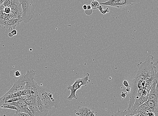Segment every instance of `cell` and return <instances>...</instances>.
Segmentation results:
<instances>
[{
    "mask_svg": "<svg viewBox=\"0 0 158 116\" xmlns=\"http://www.w3.org/2000/svg\"><path fill=\"white\" fill-rule=\"evenodd\" d=\"M154 57L152 55L147 57L144 63H140L137 65L138 70L135 77L148 78L152 79H158V72L156 66L157 61L153 64L152 60Z\"/></svg>",
    "mask_w": 158,
    "mask_h": 116,
    "instance_id": "1",
    "label": "cell"
},
{
    "mask_svg": "<svg viewBox=\"0 0 158 116\" xmlns=\"http://www.w3.org/2000/svg\"><path fill=\"white\" fill-rule=\"evenodd\" d=\"M38 92L39 97L48 110H51L53 106L56 108L60 107V97L58 93L39 86Z\"/></svg>",
    "mask_w": 158,
    "mask_h": 116,
    "instance_id": "2",
    "label": "cell"
},
{
    "mask_svg": "<svg viewBox=\"0 0 158 116\" xmlns=\"http://www.w3.org/2000/svg\"><path fill=\"white\" fill-rule=\"evenodd\" d=\"M21 5L23 14L21 15L23 21L25 24L32 20L35 14V8L32 0H18Z\"/></svg>",
    "mask_w": 158,
    "mask_h": 116,
    "instance_id": "3",
    "label": "cell"
},
{
    "mask_svg": "<svg viewBox=\"0 0 158 116\" xmlns=\"http://www.w3.org/2000/svg\"><path fill=\"white\" fill-rule=\"evenodd\" d=\"M89 75L85 74L82 78L77 79L74 84L72 85H69L67 89L71 91L70 95L68 97L67 99L69 101H72L73 99H78V96L76 94V92L81 88L82 86H86L89 83Z\"/></svg>",
    "mask_w": 158,
    "mask_h": 116,
    "instance_id": "4",
    "label": "cell"
},
{
    "mask_svg": "<svg viewBox=\"0 0 158 116\" xmlns=\"http://www.w3.org/2000/svg\"><path fill=\"white\" fill-rule=\"evenodd\" d=\"M139 79V77H135L133 81H131L132 82V85L131 87V92L130 93V99L128 109L130 108L133 106L135 102V97L137 95L138 91V84Z\"/></svg>",
    "mask_w": 158,
    "mask_h": 116,
    "instance_id": "5",
    "label": "cell"
},
{
    "mask_svg": "<svg viewBox=\"0 0 158 116\" xmlns=\"http://www.w3.org/2000/svg\"><path fill=\"white\" fill-rule=\"evenodd\" d=\"M10 8L12 11L17 15H21L23 14L21 5L18 0H11Z\"/></svg>",
    "mask_w": 158,
    "mask_h": 116,
    "instance_id": "6",
    "label": "cell"
},
{
    "mask_svg": "<svg viewBox=\"0 0 158 116\" xmlns=\"http://www.w3.org/2000/svg\"><path fill=\"white\" fill-rule=\"evenodd\" d=\"M28 107L34 116H47L49 110H45L43 112L40 111L38 107L35 104H27Z\"/></svg>",
    "mask_w": 158,
    "mask_h": 116,
    "instance_id": "7",
    "label": "cell"
},
{
    "mask_svg": "<svg viewBox=\"0 0 158 116\" xmlns=\"http://www.w3.org/2000/svg\"><path fill=\"white\" fill-rule=\"evenodd\" d=\"M21 21L18 19L5 21L2 26L4 27L5 28L8 29L12 31L15 29L17 26L19 25Z\"/></svg>",
    "mask_w": 158,
    "mask_h": 116,
    "instance_id": "8",
    "label": "cell"
},
{
    "mask_svg": "<svg viewBox=\"0 0 158 116\" xmlns=\"http://www.w3.org/2000/svg\"><path fill=\"white\" fill-rule=\"evenodd\" d=\"M91 110L86 107L79 106L77 110L74 111L76 116H90Z\"/></svg>",
    "mask_w": 158,
    "mask_h": 116,
    "instance_id": "9",
    "label": "cell"
},
{
    "mask_svg": "<svg viewBox=\"0 0 158 116\" xmlns=\"http://www.w3.org/2000/svg\"><path fill=\"white\" fill-rule=\"evenodd\" d=\"M148 99V96H143L142 95L138 99H135V102L133 106L130 108L131 110L135 109L139 106H141ZM128 109V108H127Z\"/></svg>",
    "mask_w": 158,
    "mask_h": 116,
    "instance_id": "10",
    "label": "cell"
},
{
    "mask_svg": "<svg viewBox=\"0 0 158 116\" xmlns=\"http://www.w3.org/2000/svg\"><path fill=\"white\" fill-rule=\"evenodd\" d=\"M145 103L148 105L156 116H158V100H148Z\"/></svg>",
    "mask_w": 158,
    "mask_h": 116,
    "instance_id": "11",
    "label": "cell"
},
{
    "mask_svg": "<svg viewBox=\"0 0 158 116\" xmlns=\"http://www.w3.org/2000/svg\"><path fill=\"white\" fill-rule=\"evenodd\" d=\"M118 9L122 8L128 5H133L136 2V0H118Z\"/></svg>",
    "mask_w": 158,
    "mask_h": 116,
    "instance_id": "12",
    "label": "cell"
},
{
    "mask_svg": "<svg viewBox=\"0 0 158 116\" xmlns=\"http://www.w3.org/2000/svg\"><path fill=\"white\" fill-rule=\"evenodd\" d=\"M105 6H109L118 8V0H108L107 2L99 3Z\"/></svg>",
    "mask_w": 158,
    "mask_h": 116,
    "instance_id": "13",
    "label": "cell"
},
{
    "mask_svg": "<svg viewBox=\"0 0 158 116\" xmlns=\"http://www.w3.org/2000/svg\"><path fill=\"white\" fill-rule=\"evenodd\" d=\"M126 110L124 111L120 110L118 109L117 112H115V114L112 115L111 116H126L125 112Z\"/></svg>",
    "mask_w": 158,
    "mask_h": 116,
    "instance_id": "14",
    "label": "cell"
},
{
    "mask_svg": "<svg viewBox=\"0 0 158 116\" xmlns=\"http://www.w3.org/2000/svg\"><path fill=\"white\" fill-rule=\"evenodd\" d=\"M2 108L10 109L15 110L16 111L17 110V108L16 106H14V105L10 104L6 105V106H3Z\"/></svg>",
    "mask_w": 158,
    "mask_h": 116,
    "instance_id": "15",
    "label": "cell"
},
{
    "mask_svg": "<svg viewBox=\"0 0 158 116\" xmlns=\"http://www.w3.org/2000/svg\"><path fill=\"white\" fill-rule=\"evenodd\" d=\"M11 0H3V5L5 7H10Z\"/></svg>",
    "mask_w": 158,
    "mask_h": 116,
    "instance_id": "16",
    "label": "cell"
},
{
    "mask_svg": "<svg viewBox=\"0 0 158 116\" xmlns=\"http://www.w3.org/2000/svg\"><path fill=\"white\" fill-rule=\"evenodd\" d=\"M11 9L10 7H5L3 13L8 15L11 12Z\"/></svg>",
    "mask_w": 158,
    "mask_h": 116,
    "instance_id": "17",
    "label": "cell"
},
{
    "mask_svg": "<svg viewBox=\"0 0 158 116\" xmlns=\"http://www.w3.org/2000/svg\"><path fill=\"white\" fill-rule=\"evenodd\" d=\"M13 116H30L28 114L24 113V112H18V113H15Z\"/></svg>",
    "mask_w": 158,
    "mask_h": 116,
    "instance_id": "18",
    "label": "cell"
},
{
    "mask_svg": "<svg viewBox=\"0 0 158 116\" xmlns=\"http://www.w3.org/2000/svg\"><path fill=\"white\" fill-rule=\"evenodd\" d=\"M14 74L13 76H15L16 77H19L21 75V72L20 71H14Z\"/></svg>",
    "mask_w": 158,
    "mask_h": 116,
    "instance_id": "19",
    "label": "cell"
},
{
    "mask_svg": "<svg viewBox=\"0 0 158 116\" xmlns=\"http://www.w3.org/2000/svg\"><path fill=\"white\" fill-rule=\"evenodd\" d=\"M18 102L20 104L22 105H23L24 106H27V104L25 100H24L23 99H20L19 100H18Z\"/></svg>",
    "mask_w": 158,
    "mask_h": 116,
    "instance_id": "20",
    "label": "cell"
},
{
    "mask_svg": "<svg viewBox=\"0 0 158 116\" xmlns=\"http://www.w3.org/2000/svg\"><path fill=\"white\" fill-rule=\"evenodd\" d=\"M123 84L125 87H130L129 84V83H128L127 81L126 80H124L123 81Z\"/></svg>",
    "mask_w": 158,
    "mask_h": 116,
    "instance_id": "21",
    "label": "cell"
},
{
    "mask_svg": "<svg viewBox=\"0 0 158 116\" xmlns=\"http://www.w3.org/2000/svg\"><path fill=\"white\" fill-rule=\"evenodd\" d=\"M93 13V10L91 9L90 10H85V13L87 15H90Z\"/></svg>",
    "mask_w": 158,
    "mask_h": 116,
    "instance_id": "22",
    "label": "cell"
},
{
    "mask_svg": "<svg viewBox=\"0 0 158 116\" xmlns=\"http://www.w3.org/2000/svg\"><path fill=\"white\" fill-rule=\"evenodd\" d=\"M127 92H122L121 94V96L123 99L126 98L127 95Z\"/></svg>",
    "mask_w": 158,
    "mask_h": 116,
    "instance_id": "23",
    "label": "cell"
},
{
    "mask_svg": "<svg viewBox=\"0 0 158 116\" xmlns=\"http://www.w3.org/2000/svg\"><path fill=\"white\" fill-rule=\"evenodd\" d=\"M4 8L5 6L3 5L0 6V15L3 13Z\"/></svg>",
    "mask_w": 158,
    "mask_h": 116,
    "instance_id": "24",
    "label": "cell"
},
{
    "mask_svg": "<svg viewBox=\"0 0 158 116\" xmlns=\"http://www.w3.org/2000/svg\"><path fill=\"white\" fill-rule=\"evenodd\" d=\"M11 33L13 34V36L16 35L17 33V31L15 29H14L11 31Z\"/></svg>",
    "mask_w": 158,
    "mask_h": 116,
    "instance_id": "25",
    "label": "cell"
},
{
    "mask_svg": "<svg viewBox=\"0 0 158 116\" xmlns=\"http://www.w3.org/2000/svg\"><path fill=\"white\" fill-rule=\"evenodd\" d=\"M126 91L127 92L130 93L131 91V87H127L126 89Z\"/></svg>",
    "mask_w": 158,
    "mask_h": 116,
    "instance_id": "26",
    "label": "cell"
},
{
    "mask_svg": "<svg viewBox=\"0 0 158 116\" xmlns=\"http://www.w3.org/2000/svg\"><path fill=\"white\" fill-rule=\"evenodd\" d=\"M90 116H95L94 114V110L91 111Z\"/></svg>",
    "mask_w": 158,
    "mask_h": 116,
    "instance_id": "27",
    "label": "cell"
},
{
    "mask_svg": "<svg viewBox=\"0 0 158 116\" xmlns=\"http://www.w3.org/2000/svg\"><path fill=\"white\" fill-rule=\"evenodd\" d=\"M8 36L10 37H12L14 36L13 34L11 33V32H9L8 33Z\"/></svg>",
    "mask_w": 158,
    "mask_h": 116,
    "instance_id": "28",
    "label": "cell"
},
{
    "mask_svg": "<svg viewBox=\"0 0 158 116\" xmlns=\"http://www.w3.org/2000/svg\"><path fill=\"white\" fill-rule=\"evenodd\" d=\"M91 9V7L90 5H88L87 6V10H90Z\"/></svg>",
    "mask_w": 158,
    "mask_h": 116,
    "instance_id": "29",
    "label": "cell"
},
{
    "mask_svg": "<svg viewBox=\"0 0 158 116\" xmlns=\"http://www.w3.org/2000/svg\"><path fill=\"white\" fill-rule=\"evenodd\" d=\"M87 6L85 5H84L83 6V9L84 10H87Z\"/></svg>",
    "mask_w": 158,
    "mask_h": 116,
    "instance_id": "30",
    "label": "cell"
},
{
    "mask_svg": "<svg viewBox=\"0 0 158 116\" xmlns=\"http://www.w3.org/2000/svg\"><path fill=\"white\" fill-rule=\"evenodd\" d=\"M3 0H0V6L3 4Z\"/></svg>",
    "mask_w": 158,
    "mask_h": 116,
    "instance_id": "31",
    "label": "cell"
},
{
    "mask_svg": "<svg viewBox=\"0 0 158 116\" xmlns=\"http://www.w3.org/2000/svg\"><path fill=\"white\" fill-rule=\"evenodd\" d=\"M137 114H135V115H133V116H131V115H126V116H137Z\"/></svg>",
    "mask_w": 158,
    "mask_h": 116,
    "instance_id": "32",
    "label": "cell"
},
{
    "mask_svg": "<svg viewBox=\"0 0 158 116\" xmlns=\"http://www.w3.org/2000/svg\"></svg>",
    "mask_w": 158,
    "mask_h": 116,
    "instance_id": "33",
    "label": "cell"
}]
</instances>
